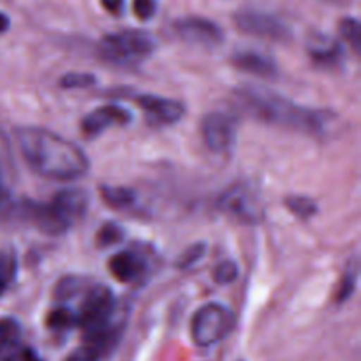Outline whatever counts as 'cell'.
I'll return each instance as SVG.
<instances>
[{
  "mask_svg": "<svg viewBox=\"0 0 361 361\" xmlns=\"http://www.w3.org/2000/svg\"><path fill=\"white\" fill-rule=\"evenodd\" d=\"M16 143L28 168L49 180H74L90 168L85 152L73 141L44 127H20Z\"/></svg>",
  "mask_w": 361,
  "mask_h": 361,
  "instance_id": "obj_1",
  "label": "cell"
},
{
  "mask_svg": "<svg viewBox=\"0 0 361 361\" xmlns=\"http://www.w3.org/2000/svg\"><path fill=\"white\" fill-rule=\"evenodd\" d=\"M236 97L245 106L247 111L271 126L314 136L326 134L335 126V115L331 111L300 106L268 88L243 87L236 90Z\"/></svg>",
  "mask_w": 361,
  "mask_h": 361,
  "instance_id": "obj_2",
  "label": "cell"
},
{
  "mask_svg": "<svg viewBox=\"0 0 361 361\" xmlns=\"http://www.w3.org/2000/svg\"><path fill=\"white\" fill-rule=\"evenodd\" d=\"M102 60L115 66H137L154 53V35L137 28L108 34L97 46Z\"/></svg>",
  "mask_w": 361,
  "mask_h": 361,
  "instance_id": "obj_3",
  "label": "cell"
},
{
  "mask_svg": "<svg viewBox=\"0 0 361 361\" xmlns=\"http://www.w3.org/2000/svg\"><path fill=\"white\" fill-rule=\"evenodd\" d=\"M235 328V314L221 303H208L194 312L190 321V337L200 348L219 344Z\"/></svg>",
  "mask_w": 361,
  "mask_h": 361,
  "instance_id": "obj_4",
  "label": "cell"
},
{
  "mask_svg": "<svg viewBox=\"0 0 361 361\" xmlns=\"http://www.w3.org/2000/svg\"><path fill=\"white\" fill-rule=\"evenodd\" d=\"M217 207L226 217L242 224H259L264 219L263 201L250 183H233L221 194Z\"/></svg>",
  "mask_w": 361,
  "mask_h": 361,
  "instance_id": "obj_5",
  "label": "cell"
},
{
  "mask_svg": "<svg viewBox=\"0 0 361 361\" xmlns=\"http://www.w3.org/2000/svg\"><path fill=\"white\" fill-rule=\"evenodd\" d=\"M236 28L247 35L270 39V41H286L291 35L288 25L281 18L270 13L256 9H243L233 16Z\"/></svg>",
  "mask_w": 361,
  "mask_h": 361,
  "instance_id": "obj_6",
  "label": "cell"
},
{
  "mask_svg": "<svg viewBox=\"0 0 361 361\" xmlns=\"http://www.w3.org/2000/svg\"><path fill=\"white\" fill-rule=\"evenodd\" d=\"M201 136L214 154H229L236 141V122L224 111H212L201 118Z\"/></svg>",
  "mask_w": 361,
  "mask_h": 361,
  "instance_id": "obj_7",
  "label": "cell"
},
{
  "mask_svg": "<svg viewBox=\"0 0 361 361\" xmlns=\"http://www.w3.org/2000/svg\"><path fill=\"white\" fill-rule=\"evenodd\" d=\"M176 35L189 44L201 48H215L224 41V32L212 20L201 16H187L173 23Z\"/></svg>",
  "mask_w": 361,
  "mask_h": 361,
  "instance_id": "obj_8",
  "label": "cell"
},
{
  "mask_svg": "<svg viewBox=\"0 0 361 361\" xmlns=\"http://www.w3.org/2000/svg\"><path fill=\"white\" fill-rule=\"evenodd\" d=\"M137 104L150 126H173L185 115V106L175 99L147 94L137 97Z\"/></svg>",
  "mask_w": 361,
  "mask_h": 361,
  "instance_id": "obj_9",
  "label": "cell"
},
{
  "mask_svg": "<svg viewBox=\"0 0 361 361\" xmlns=\"http://www.w3.org/2000/svg\"><path fill=\"white\" fill-rule=\"evenodd\" d=\"M23 214L28 221L34 222L35 228L53 236L62 235L73 226L53 200L48 203H27L23 207Z\"/></svg>",
  "mask_w": 361,
  "mask_h": 361,
  "instance_id": "obj_10",
  "label": "cell"
},
{
  "mask_svg": "<svg viewBox=\"0 0 361 361\" xmlns=\"http://www.w3.org/2000/svg\"><path fill=\"white\" fill-rule=\"evenodd\" d=\"M130 120H133V113L122 106H101L81 120V130L85 136H99L113 126H127Z\"/></svg>",
  "mask_w": 361,
  "mask_h": 361,
  "instance_id": "obj_11",
  "label": "cell"
},
{
  "mask_svg": "<svg viewBox=\"0 0 361 361\" xmlns=\"http://www.w3.org/2000/svg\"><path fill=\"white\" fill-rule=\"evenodd\" d=\"M109 271L113 277L120 282H136L147 274V259L141 256L136 250H122V252L115 254L108 263Z\"/></svg>",
  "mask_w": 361,
  "mask_h": 361,
  "instance_id": "obj_12",
  "label": "cell"
},
{
  "mask_svg": "<svg viewBox=\"0 0 361 361\" xmlns=\"http://www.w3.org/2000/svg\"><path fill=\"white\" fill-rule=\"evenodd\" d=\"M231 62L236 69L249 73L257 78H275L279 74L277 62L270 55L256 51V49H242L231 56Z\"/></svg>",
  "mask_w": 361,
  "mask_h": 361,
  "instance_id": "obj_13",
  "label": "cell"
},
{
  "mask_svg": "<svg viewBox=\"0 0 361 361\" xmlns=\"http://www.w3.org/2000/svg\"><path fill=\"white\" fill-rule=\"evenodd\" d=\"M309 55L321 67H338L344 60V48L335 39L326 35H317L310 39Z\"/></svg>",
  "mask_w": 361,
  "mask_h": 361,
  "instance_id": "obj_14",
  "label": "cell"
},
{
  "mask_svg": "<svg viewBox=\"0 0 361 361\" xmlns=\"http://www.w3.org/2000/svg\"><path fill=\"white\" fill-rule=\"evenodd\" d=\"M11 180H13V161H11L9 145L6 136L0 133V210L9 201Z\"/></svg>",
  "mask_w": 361,
  "mask_h": 361,
  "instance_id": "obj_15",
  "label": "cell"
},
{
  "mask_svg": "<svg viewBox=\"0 0 361 361\" xmlns=\"http://www.w3.org/2000/svg\"><path fill=\"white\" fill-rule=\"evenodd\" d=\"M101 197L115 210H127L136 203V192L127 187L101 185Z\"/></svg>",
  "mask_w": 361,
  "mask_h": 361,
  "instance_id": "obj_16",
  "label": "cell"
},
{
  "mask_svg": "<svg viewBox=\"0 0 361 361\" xmlns=\"http://www.w3.org/2000/svg\"><path fill=\"white\" fill-rule=\"evenodd\" d=\"M0 361H42L37 353L25 345L21 338L0 342Z\"/></svg>",
  "mask_w": 361,
  "mask_h": 361,
  "instance_id": "obj_17",
  "label": "cell"
},
{
  "mask_svg": "<svg viewBox=\"0 0 361 361\" xmlns=\"http://www.w3.org/2000/svg\"><path fill=\"white\" fill-rule=\"evenodd\" d=\"M16 271L18 261L14 252H11V250L0 252V296L13 284V281L16 279Z\"/></svg>",
  "mask_w": 361,
  "mask_h": 361,
  "instance_id": "obj_18",
  "label": "cell"
},
{
  "mask_svg": "<svg viewBox=\"0 0 361 361\" xmlns=\"http://www.w3.org/2000/svg\"><path fill=\"white\" fill-rule=\"evenodd\" d=\"M48 326L53 330H69V328L78 326V316L67 307H56L49 312Z\"/></svg>",
  "mask_w": 361,
  "mask_h": 361,
  "instance_id": "obj_19",
  "label": "cell"
},
{
  "mask_svg": "<svg viewBox=\"0 0 361 361\" xmlns=\"http://www.w3.org/2000/svg\"><path fill=\"white\" fill-rule=\"evenodd\" d=\"M342 39L355 49V53H360L361 49V25L356 18H344L338 25Z\"/></svg>",
  "mask_w": 361,
  "mask_h": 361,
  "instance_id": "obj_20",
  "label": "cell"
},
{
  "mask_svg": "<svg viewBox=\"0 0 361 361\" xmlns=\"http://www.w3.org/2000/svg\"><path fill=\"white\" fill-rule=\"evenodd\" d=\"M286 207H288L296 217L303 219V221H307V219H310L312 215L317 214V204L305 196H289L288 200H286Z\"/></svg>",
  "mask_w": 361,
  "mask_h": 361,
  "instance_id": "obj_21",
  "label": "cell"
},
{
  "mask_svg": "<svg viewBox=\"0 0 361 361\" xmlns=\"http://www.w3.org/2000/svg\"><path fill=\"white\" fill-rule=\"evenodd\" d=\"M123 238V229L116 222H106L97 233L99 247H111Z\"/></svg>",
  "mask_w": 361,
  "mask_h": 361,
  "instance_id": "obj_22",
  "label": "cell"
},
{
  "mask_svg": "<svg viewBox=\"0 0 361 361\" xmlns=\"http://www.w3.org/2000/svg\"><path fill=\"white\" fill-rule=\"evenodd\" d=\"M95 85V76L88 73H69L60 78V87L62 88H88Z\"/></svg>",
  "mask_w": 361,
  "mask_h": 361,
  "instance_id": "obj_23",
  "label": "cell"
},
{
  "mask_svg": "<svg viewBox=\"0 0 361 361\" xmlns=\"http://www.w3.org/2000/svg\"><path fill=\"white\" fill-rule=\"evenodd\" d=\"M238 277V267H236L235 261H222L221 264H217L214 271V279L217 284H231Z\"/></svg>",
  "mask_w": 361,
  "mask_h": 361,
  "instance_id": "obj_24",
  "label": "cell"
},
{
  "mask_svg": "<svg viewBox=\"0 0 361 361\" xmlns=\"http://www.w3.org/2000/svg\"><path fill=\"white\" fill-rule=\"evenodd\" d=\"M204 250H207L204 243H196V245H192L190 249H187L185 254H183L178 261H176V267H180V268L194 267V264H196L197 261L204 256Z\"/></svg>",
  "mask_w": 361,
  "mask_h": 361,
  "instance_id": "obj_25",
  "label": "cell"
},
{
  "mask_svg": "<svg viewBox=\"0 0 361 361\" xmlns=\"http://www.w3.org/2000/svg\"><path fill=\"white\" fill-rule=\"evenodd\" d=\"M21 338V326L14 319L0 321V342L18 341Z\"/></svg>",
  "mask_w": 361,
  "mask_h": 361,
  "instance_id": "obj_26",
  "label": "cell"
},
{
  "mask_svg": "<svg viewBox=\"0 0 361 361\" xmlns=\"http://www.w3.org/2000/svg\"><path fill=\"white\" fill-rule=\"evenodd\" d=\"M99 358H101V351L94 345L85 344L83 348H78L76 351L71 353L66 361H99Z\"/></svg>",
  "mask_w": 361,
  "mask_h": 361,
  "instance_id": "obj_27",
  "label": "cell"
},
{
  "mask_svg": "<svg viewBox=\"0 0 361 361\" xmlns=\"http://www.w3.org/2000/svg\"><path fill=\"white\" fill-rule=\"evenodd\" d=\"M133 9L134 14H136L140 20L147 21L150 20L155 14V11H157V2H155V0H134Z\"/></svg>",
  "mask_w": 361,
  "mask_h": 361,
  "instance_id": "obj_28",
  "label": "cell"
},
{
  "mask_svg": "<svg viewBox=\"0 0 361 361\" xmlns=\"http://www.w3.org/2000/svg\"><path fill=\"white\" fill-rule=\"evenodd\" d=\"M355 284H356V270L348 271V275L342 279L341 289H338V293H337V302L338 303L345 302V300L351 296V293L355 291Z\"/></svg>",
  "mask_w": 361,
  "mask_h": 361,
  "instance_id": "obj_29",
  "label": "cell"
},
{
  "mask_svg": "<svg viewBox=\"0 0 361 361\" xmlns=\"http://www.w3.org/2000/svg\"><path fill=\"white\" fill-rule=\"evenodd\" d=\"M123 2L126 0H101L102 7L111 14H120L123 11Z\"/></svg>",
  "mask_w": 361,
  "mask_h": 361,
  "instance_id": "obj_30",
  "label": "cell"
},
{
  "mask_svg": "<svg viewBox=\"0 0 361 361\" xmlns=\"http://www.w3.org/2000/svg\"><path fill=\"white\" fill-rule=\"evenodd\" d=\"M7 28H9V18H7L4 13H0V34L6 32Z\"/></svg>",
  "mask_w": 361,
  "mask_h": 361,
  "instance_id": "obj_31",
  "label": "cell"
},
{
  "mask_svg": "<svg viewBox=\"0 0 361 361\" xmlns=\"http://www.w3.org/2000/svg\"><path fill=\"white\" fill-rule=\"evenodd\" d=\"M328 2H335V4H342V2H348V0H328Z\"/></svg>",
  "mask_w": 361,
  "mask_h": 361,
  "instance_id": "obj_32",
  "label": "cell"
}]
</instances>
